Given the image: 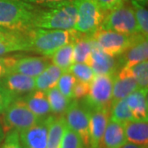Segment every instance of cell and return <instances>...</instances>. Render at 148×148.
Masks as SVG:
<instances>
[{
  "label": "cell",
  "mask_w": 148,
  "mask_h": 148,
  "mask_svg": "<svg viewBox=\"0 0 148 148\" xmlns=\"http://www.w3.org/2000/svg\"><path fill=\"white\" fill-rule=\"evenodd\" d=\"M127 143L123 124L110 119L103 137V147L120 148Z\"/></svg>",
  "instance_id": "20"
},
{
  "label": "cell",
  "mask_w": 148,
  "mask_h": 148,
  "mask_svg": "<svg viewBox=\"0 0 148 148\" xmlns=\"http://www.w3.org/2000/svg\"><path fill=\"white\" fill-rule=\"evenodd\" d=\"M61 148H86L84 143L82 142V138L69 128L67 124L64 129V136L62 139Z\"/></svg>",
  "instance_id": "32"
},
{
  "label": "cell",
  "mask_w": 148,
  "mask_h": 148,
  "mask_svg": "<svg viewBox=\"0 0 148 148\" xmlns=\"http://www.w3.org/2000/svg\"><path fill=\"white\" fill-rule=\"evenodd\" d=\"M110 116V110L90 112L89 148H103V137Z\"/></svg>",
  "instance_id": "12"
},
{
  "label": "cell",
  "mask_w": 148,
  "mask_h": 148,
  "mask_svg": "<svg viewBox=\"0 0 148 148\" xmlns=\"http://www.w3.org/2000/svg\"><path fill=\"white\" fill-rule=\"evenodd\" d=\"M105 12H110L123 4L127 0H95Z\"/></svg>",
  "instance_id": "37"
},
{
  "label": "cell",
  "mask_w": 148,
  "mask_h": 148,
  "mask_svg": "<svg viewBox=\"0 0 148 148\" xmlns=\"http://www.w3.org/2000/svg\"><path fill=\"white\" fill-rule=\"evenodd\" d=\"M95 44L107 54L112 57L120 56L143 37L141 33L127 35L123 33L99 29L92 36Z\"/></svg>",
  "instance_id": "7"
},
{
  "label": "cell",
  "mask_w": 148,
  "mask_h": 148,
  "mask_svg": "<svg viewBox=\"0 0 148 148\" xmlns=\"http://www.w3.org/2000/svg\"><path fill=\"white\" fill-rule=\"evenodd\" d=\"M0 86L16 97L35 90V78L16 73H12L0 78Z\"/></svg>",
  "instance_id": "13"
},
{
  "label": "cell",
  "mask_w": 148,
  "mask_h": 148,
  "mask_svg": "<svg viewBox=\"0 0 148 148\" xmlns=\"http://www.w3.org/2000/svg\"><path fill=\"white\" fill-rule=\"evenodd\" d=\"M94 45V40L91 36L79 38L74 44L73 62L80 64H90L91 52Z\"/></svg>",
  "instance_id": "24"
},
{
  "label": "cell",
  "mask_w": 148,
  "mask_h": 148,
  "mask_svg": "<svg viewBox=\"0 0 148 148\" xmlns=\"http://www.w3.org/2000/svg\"><path fill=\"white\" fill-rule=\"evenodd\" d=\"M65 121L67 126L82 138L86 148H89V124L90 111L82 103L72 101L65 111Z\"/></svg>",
  "instance_id": "9"
},
{
  "label": "cell",
  "mask_w": 148,
  "mask_h": 148,
  "mask_svg": "<svg viewBox=\"0 0 148 148\" xmlns=\"http://www.w3.org/2000/svg\"><path fill=\"white\" fill-rule=\"evenodd\" d=\"M77 18L76 0H67L38 9L34 28L49 30H74Z\"/></svg>",
  "instance_id": "3"
},
{
  "label": "cell",
  "mask_w": 148,
  "mask_h": 148,
  "mask_svg": "<svg viewBox=\"0 0 148 148\" xmlns=\"http://www.w3.org/2000/svg\"><path fill=\"white\" fill-rule=\"evenodd\" d=\"M64 71L54 64H49L40 75L35 77V90L47 91L57 86Z\"/></svg>",
  "instance_id": "22"
},
{
  "label": "cell",
  "mask_w": 148,
  "mask_h": 148,
  "mask_svg": "<svg viewBox=\"0 0 148 148\" xmlns=\"http://www.w3.org/2000/svg\"><path fill=\"white\" fill-rule=\"evenodd\" d=\"M147 89H138L125 98L135 120L148 119Z\"/></svg>",
  "instance_id": "18"
},
{
  "label": "cell",
  "mask_w": 148,
  "mask_h": 148,
  "mask_svg": "<svg viewBox=\"0 0 148 148\" xmlns=\"http://www.w3.org/2000/svg\"><path fill=\"white\" fill-rule=\"evenodd\" d=\"M66 121L64 117H50L46 148H61Z\"/></svg>",
  "instance_id": "23"
},
{
  "label": "cell",
  "mask_w": 148,
  "mask_h": 148,
  "mask_svg": "<svg viewBox=\"0 0 148 148\" xmlns=\"http://www.w3.org/2000/svg\"><path fill=\"white\" fill-rule=\"evenodd\" d=\"M39 8L24 0H0V27L26 33L34 28Z\"/></svg>",
  "instance_id": "1"
},
{
  "label": "cell",
  "mask_w": 148,
  "mask_h": 148,
  "mask_svg": "<svg viewBox=\"0 0 148 148\" xmlns=\"http://www.w3.org/2000/svg\"><path fill=\"white\" fill-rule=\"evenodd\" d=\"M148 37H143L131 47L126 50L122 55V68H132V66L148 58Z\"/></svg>",
  "instance_id": "17"
},
{
  "label": "cell",
  "mask_w": 148,
  "mask_h": 148,
  "mask_svg": "<svg viewBox=\"0 0 148 148\" xmlns=\"http://www.w3.org/2000/svg\"><path fill=\"white\" fill-rule=\"evenodd\" d=\"M77 18L74 30L82 35L91 36L97 32L106 12L95 0H76Z\"/></svg>",
  "instance_id": "6"
},
{
  "label": "cell",
  "mask_w": 148,
  "mask_h": 148,
  "mask_svg": "<svg viewBox=\"0 0 148 148\" xmlns=\"http://www.w3.org/2000/svg\"><path fill=\"white\" fill-rule=\"evenodd\" d=\"M50 117H46L35 125L19 132L21 147L46 148Z\"/></svg>",
  "instance_id": "10"
},
{
  "label": "cell",
  "mask_w": 148,
  "mask_h": 148,
  "mask_svg": "<svg viewBox=\"0 0 148 148\" xmlns=\"http://www.w3.org/2000/svg\"><path fill=\"white\" fill-rule=\"evenodd\" d=\"M16 98V96L0 86V114H3Z\"/></svg>",
  "instance_id": "35"
},
{
  "label": "cell",
  "mask_w": 148,
  "mask_h": 148,
  "mask_svg": "<svg viewBox=\"0 0 148 148\" xmlns=\"http://www.w3.org/2000/svg\"><path fill=\"white\" fill-rule=\"evenodd\" d=\"M16 32H12V31H10V30H7V29L0 27V39H3V38H6V37L10 36L13 35Z\"/></svg>",
  "instance_id": "39"
},
{
  "label": "cell",
  "mask_w": 148,
  "mask_h": 148,
  "mask_svg": "<svg viewBox=\"0 0 148 148\" xmlns=\"http://www.w3.org/2000/svg\"><path fill=\"white\" fill-rule=\"evenodd\" d=\"M0 148H22L19 132L16 130L8 132L3 143L0 144Z\"/></svg>",
  "instance_id": "33"
},
{
  "label": "cell",
  "mask_w": 148,
  "mask_h": 148,
  "mask_svg": "<svg viewBox=\"0 0 148 148\" xmlns=\"http://www.w3.org/2000/svg\"><path fill=\"white\" fill-rule=\"evenodd\" d=\"M120 148H147V147H144V146H139V145H136V144H133L131 143H125L123 147Z\"/></svg>",
  "instance_id": "40"
},
{
  "label": "cell",
  "mask_w": 148,
  "mask_h": 148,
  "mask_svg": "<svg viewBox=\"0 0 148 148\" xmlns=\"http://www.w3.org/2000/svg\"><path fill=\"white\" fill-rule=\"evenodd\" d=\"M139 89L148 88V62L143 61L130 68Z\"/></svg>",
  "instance_id": "31"
},
{
  "label": "cell",
  "mask_w": 148,
  "mask_h": 148,
  "mask_svg": "<svg viewBox=\"0 0 148 148\" xmlns=\"http://www.w3.org/2000/svg\"><path fill=\"white\" fill-rule=\"evenodd\" d=\"M24 1L34 5H41L45 7V6L54 5V4H57L67 0H24Z\"/></svg>",
  "instance_id": "38"
},
{
  "label": "cell",
  "mask_w": 148,
  "mask_h": 148,
  "mask_svg": "<svg viewBox=\"0 0 148 148\" xmlns=\"http://www.w3.org/2000/svg\"><path fill=\"white\" fill-rule=\"evenodd\" d=\"M138 89H139L138 85L130 68H122L114 77L112 105L125 99L127 95Z\"/></svg>",
  "instance_id": "11"
},
{
  "label": "cell",
  "mask_w": 148,
  "mask_h": 148,
  "mask_svg": "<svg viewBox=\"0 0 148 148\" xmlns=\"http://www.w3.org/2000/svg\"><path fill=\"white\" fill-rule=\"evenodd\" d=\"M101 30L134 35L140 33L131 3L125 1L113 10L107 12L101 23Z\"/></svg>",
  "instance_id": "8"
},
{
  "label": "cell",
  "mask_w": 148,
  "mask_h": 148,
  "mask_svg": "<svg viewBox=\"0 0 148 148\" xmlns=\"http://www.w3.org/2000/svg\"><path fill=\"white\" fill-rule=\"evenodd\" d=\"M89 66L95 75H114L117 64L114 57L105 53L94 41Z\"/></svg>",
  "instance_id": "14"
},
{
  "label": "cell",
  "mask_w": 148,
  "mask_h": 148,
  "mask_svg": "<svg viewBox=\"0 0 148 148\" xmlns=\"http://www.w3.org/2000/svg\"><path fill=\"white\" fill-rule=\"evenodd\" d=\"M32 51L50 57L58 49L71 42L77 41L81 33L75 30H49L32 28L26 32Z\"/></svg>",
  "instance_id": "2"
},
{
  "label": "cell",
  "mask_w": 148,
  "mask_h": 148,
  "mask_svg": "<svg viewBox=\"0 0 148 148\" xmlns=\"http://www.w3.org/2000/svg\"><path fill=\"white\" fill-rule=\"evenodd\" d=\"M90 89V84L77 81L73 90V100L83 99L86 97Z\"/></svg>",
  "instance_id": "36"
},
{
  "label": "cell",
  "mask_w": 148,
  "mask_h": 148,
  "mask_svg": "<svg viewBox=\"0 0 148 148\" xmlns=\"http://www.w3.org/2000/svg\"><path fill=\"white\" fill-rule=\"evenodd\" d=\"M134 1H136L138 3H139V4H141L142 6H147V2L148 0H134Z\"/></svg>",
  "instance_id": "42"
},
{
  "label": "cell",
  "mask_w": 148,
  "mask_h": 148,
  "mask_svg": "<svg viewBox=\"0 0 148 148\" xmlns=\"http://www.w3.org/2000/svg\"><path fill=\"white\" fill-rule=\"evenodd\" d=\"M17 58L15 57H1L0 56V78L12 73V69Z\"/></svg>",
  "instance_id": "34"
},
{
  "label": "cell",
  "mask_w": 148,
  "mask_h": 148,
  "mask_svg": "<svg viewBox=\"0 0 148 148\" xmlns=\"http://www.w3.org/2000/svg\"><path fill=\"white\" fill-rule=\"evenodd\" d=\"M50 64L49 57H27L17 58L12 73H21L31 77H36Z\"/></svg>",
  "instance_id": "15"
},
{
  "label": "cell",
  "mask_w": 148,
  "mask_h": 148,
  "mask_svg": "<svg viewBox=\"0 0 148 148\" xmlns=\"http://www.w3.org/2000/svg\"><path fill=\"white\" fill-rule=\"evenodd\" d=\"M110 119L122 124L126 122L135 120L125 99L117 101L111 106Z\"/></svg>",
  "instance_id": "27"
},
{
  "label": "cell",
  "mask_w": 148,
  "mask_h": 148,
  "mask_svg": "<svg viewBox=\"0 0 148 148\" xmlns=\"http://www.w3.org/2000/svg\"><path fill=\"white\" fill-rule=\"evenodd\" d=\"M114 75H96L90 83L89 92L82 104L90 112L110 110Z\"/></svg>",
  "instance_id": "5"
},
{
  "label": "cell",
  "mask_w": 148,
  "mask_h": 148,
  "mask_svg": "<svg viewBox=\"0 0 148 148\" xmlns=\"http://www.w3.org/2000/svg\"><path fill=\"white\" fill-rule=\"evenodd\" d=\"M19 51H32L26 33L16 32L10 36L0 39V56Z\"/></svg>",
  "instance_id": "21"
},
{
  "label": "cell",
  "mask_w": 148,
  "mask_h": 148,
  "mask_svg": "<svg viewBox=\"0 0 148 148\" xmlns=\"http://www.w3.org/2000/svg\"><path fill=\"white\" fill-rule=\"evenodd\" d=\"M28 108L34 114L40 119H45L51 113L50 106L45 91L34 90L23 97Z\"/></svg>",
  "instance_id": "19"
},
{
  "label": "cell",
  "mask_w": 148,
  "mask_h": 148,
  "mask_svg": "<svg viewBox=\"0 0 148 148\" xmlns=\"http://www.w3.org/2000/svg\"><path fill=\"white\" fill-rule=\"evenodd\" d=\"M140 33L148 37V11L134 0H130Z\"/></svg>",
  "instance_id": "29"
},
{
  "label": "cell",
  "mask_w": 148,
  "mask_h": 148,
  "mask_svg": "<svg viewBox=\"0 0 148 148\" xmlns=\"http://www.w3.org/2000/svg\"><path fill=\"white\" fill-rule=\"evenodd\" d=\"M76 82L77 79L73 75L67 71L61 75L56 86L63 95L70 100H73V90Z\"/></svg>",
  "instance_id": "30"
},
{
  "label": "cell",
  "mask_w": 148,
  "mask_h": 148,
  "mask_svg": "<svg viewBox=\"0 0 148 148\" xmlns=\"http://www.w3.org/2000/svg\"><path fill=\"white\" fill-rule=\"evenodd\" d=\"M127 142L139 146L147 147L148 122L144 120H131L123 123Z\"/></svg>",
  "instance_id": "16"
},
{
  "label": "cell",
  "mask_w": 148,
  "mask_h": 148,
  "mask_svg": "<svg viewBox=\"0 0 148 148\" xmlns=\"http://www.w3.org/2000/svg\"><path fill=\"white\" fill-rule=\"evenodd\" d=\"M46 94L50 106V110L54 114H64L73 101L63 95L57 88V86H54L47 90Z\"/></svg>",
  "instance_id": "26"
},
{
  "label": "cell",
  "mask_w": 148,
  "mask_h": 148,
  "mask_svg": "<svg viewBox=\"0 0 148 148\" xmlns=\"http://www.w3.org/2000/svg\"><path fill=\"white\" fill-rule=\"evenodd\" d=\"M4 138H5V132H4V130H3V128L0 123V144L3 143Z\"/></svg>",
  "instance_id": "41"
},
{
  "label": "cell",
  "mask_w": 148,
  "mask_h": 148,
  "mask_svg": "<svg viewBox=\"0 0 148 148\" xmlns=\"http://www.w3.org/2000/svg\"><path fill=\"white\" fill-rule=\"evenodd\" d=\"M3 114L2 122L0 123L4 132L12 130L20 132L43 119L32 113L23 97L16 98Z\"/></svg>",
  "instance_id": "4"
},
{
  "label": "cell",
  "mask_w": 148,
  "mask_h": 148,
  "mask_svg": "<svg viewBox=\"0 0 148 148\" xmlns=\"http://www.w3.org/2000/svg\"><path fill=\"white\" fill-rule=\"evenodd\" d=\"M76 42V41H75ZM75 42H71L64 45L49 57L51 58L52 63L58 68L67 72L71 65L74 64L73 62V49Z\"/></svg>",
  "instance_id": "25"
},
{
  "label": "cell",
  "mask_w": 148,
  "mask_h": 148,
  "mask_svg": "<svg viewBox=\"0 0 148 148\" xmlns=\"http://www.w3.org/2000/svg\"><path fill=\"white\" fill-rule=\"evenodd\" d=\"M68 72L73 74L77 81L89 83V84L95 77L90 66L86 64L74 63L71 65Z\"/></svg>",
  "instance_id": "28"
}]
</instances>
